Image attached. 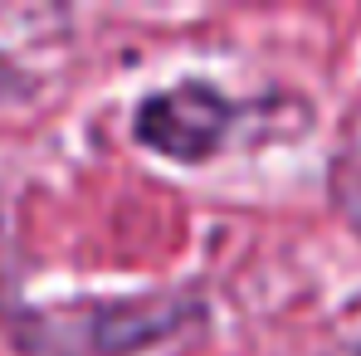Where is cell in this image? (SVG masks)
<instances>
[{"instance_id":"1","label":"cell","mask_w":361,"mask_h":356,"mask_svg":"<svg viewBox=\"0 0 361 356\" xmlns=\"http://www.w3.org/2000/svg\"><path fill=\"white\" fill-rule=\"evenodd\" d=\"M200 317V297L190 288L137 297H83L15 312V342L30 356H132L176 337Z\"/></svg>"},{"instance_id":"2","label":"cell","mask_w":361,"mask_h":356,"mask_svg":"<svg viewBox=\"0 0 361 356\" xmlns=\"http://www.w3.org/2000/svg\"><path fill=\"white\" fill-rule=\"evenodd\" d=\"M230 132H235V103L205 78H180L171 88H157L132 113V137L176 166L210 161L230 142Z\"/></svg>"},{"instance_id":"3","label":"cell","mask_w":361,"mask_h":356,"mask_svg":"<svg viewBox=\"0 0 361 356\" xmlns=\"http://www.w3.org/2000/svg\"><path fill=\"white\" fill-rule=\"evenodd\" d=\"M332 200H337V210L361 230V132L337 152V161H332Z\"/></svg>"},{"instance_id":"4","label":"cell","mask_w":361,"mask_h":356,"mask_svg":"<svg viewBox=\"0 0 361 356\" xmlns=\"http://www.w3.org/2000/svg\"><path fill=\"white\" fill-rule=\"evenodd\" d=\"M30 93H35V78L25 68H15L10 59H0V103H20Z\"/></svg>"},{"instance_id":"5","label":"cell","mask_w":361,"mask_h":356,"mask_svg":"<svg viewBox=\"0 0 361 356\" xmlns=\"http://www.w3.org/2000/svg\"><path fill=\"white\" fill-rule=\"evenodd\" d=\"M352 356H361V342H357V352H352Z\"/></svg>"}]
</instances>
